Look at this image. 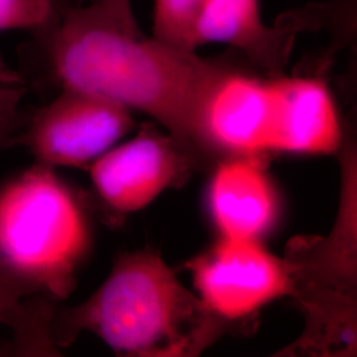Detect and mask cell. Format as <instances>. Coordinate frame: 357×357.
I'll list each match as a JSON object with an SVG mask.
<instances>
[{
	"instance_id": "6da1fadb",
	"label": "cell",
	"mask_w": 357,
	"mask_h": 357,
	"mask_svg": "<svg viewBox=\"0 0 357 357\" xmlns=\"http://www.w3.org/2000/svg\"><path fill=\"white\" fill-rule=\"evenodd\" d=\"M31 33L20 52V70L31 88L97 93L159 122L196 166L215 162L199 116L225 63L130 33L96 1L64 7L56 0L50 20Z\"/></svg>"
},
{
	"instance_id": "7a4b0ae2",
	"label": "cell",
	"mask_w": 357,
	"mask_h": 357,
	"mask_svg": "<svg viewBox=\"0 0 357 357\" xmlns=\"http://www.w3.org/2000/svg\"><path fill=\"white\" fill-rule=\"evenodd\" d=\"M225 330L227 323L149 249L119 255L88 301L66 308L54 306L50 328L59 349L86 331L115 354L138 357L196 356Z\"/></svg>"
},
{
	"instance_id": "3957f363",
	"label": "cell",
	"mask_w": 357,
	"mask_h": 357,
	"mask_svg": "<svg viewBox=\"0 0 357 357\" xmlns=\"http://www.w3.org/2000/svg\"><path fill=\"white\" fill-rule=\"evenodd\" d=\"M93 243L88 199L56 168L35 162L0 184V262L38 295L73 293Z\"/></svg>"
},
{
	"instance_id": "277c9868",
	"label": "cell",
	"mask_w": 357,
	"mask_h": 357,
	"mask_svg": "<svg viewBox=\"0 0 357 357\" xmlns=\"http://www.w3.org/2000/svg\"><path fill=\"white\" fill-rule=\"evenodd\" d=\"M340 209L326 238L296 240L284 258L291 296L306 310L307 344L331 348L356 336V159L347 150Z\"/></svg>"
},
{
	"instance_id": "5b68a950",
	"label": "cell",
	"mask_w": 357,
	"mask_h": 357,
	"mask_svg": "<svg viewBox=\"0 0 357 357\" xmlns=\"http://www.w3.org/2000/svg\"><path fill=\"white\" fill-rule=\"evenodd\" d=\"M134 126L126 106L88 90L63 88L51 102L29 109L22 146L36 163L88 168Z\"/></svg>"
},
{
	"instance_id": "8992f818",
	"label": "cell",
	"mask_w": 357,
	"mask_h": 357,
	"mask_svg": "<svg viewBox=\"0 0 357 357\" xmlns=\"http://www.w3.org/2000/svg\"><path fill=\"white\" fill-rule=\"evenodd\" d=\"M188 268L203 305L225 323L249 318L270 302L291 296L286 259L257 240L221 237Z\"/></svg>"
},
{
	"instance_id": "52a82bcc",
	"label": "cell",
	"mask_w": 357,
	"mask_h": 357,
	"mask_svg": "<svg viewBox=\"0 0 357 357\" xmlns=\"http://www.w3.org/2000/svg\"><path fill=\"white\" fill-rule=\"evenodd\" d=\"M195 167L191 155L175 138L146 128L135 138L113 146L88 168L103 209L112 216H126L183 183Z\"/></svg>"
},
{
	"instance_id": "ba28073f",
	"label": "cell",
	"mask_w": 357,
	"mask_h": 357,
	"mask_svg": "<svg viewBox=\"0 0 357 357\" xmlns=\"http://www.w3.org/2000/svg\"><path fill=\"white\" fill-rule=\"evenodd\" d=\"M273 121L271 77L262 78L224 65L200 109L199 125L215 162L270 151Z\"/></svg>"
},
{
	"instance_id": "9c48e42d",
	"label": "cell",
	"mask_w": 357,
	"mask_h": 357,
	"mask_svg": "<svg viewBox=\"0 0 357 357\" xmlns=\"http://www.w3.org/2000/svg\"><path fill=\"white\" fill-rule=\"evenodd\" d=\"M271 90L270 151L327 155L343 147L342 118L324 81L271 75Z\"/></svg>"
},
{
	"instance_id": "30bf717a",
	"label": "cell",
	"mask_w": 357,
	"mask_h": 357,
	"mask_svg": "<svg viewBox=\"0 0 357 357\" xmlns=\"http://www.w3.org/2000/svg\"><path fill=\"white\" fill-rule=\"evenodd\" d=\"M294 36V29L265 23L261 0H196L188 48L197 52L209 44L229 45L268 75H281L293 51Z\"/></svg>"
},
{
	"instance_id": "8fae6325",
	"label": "cell",
	"mask_w": 357,
	"mask_h": 357,
	"mask_svg": "<svg viewBox=\"0 0 357 357\" xmlns=\"http://www.w3.org/2000/svg\"><path fill=\"white\" fill-rule=\"evenodd\" d=\"M209 209L221 237L261 241L280 215L278 193L262 159H222L211 181Z\"/></svg>"
},
{
	"instance_id": "7c38bea8",
	"label": "cell",
	"mask_w": 357,
	"mask_h": 357,
	"mask_svg": "<svg viewBox=\"0 0 357 357\" xmlns=\"http://www.w3.org/2000/svg\"><path fill=\"white\" fill-rule=\"evenodd\" d=\"M54 302L0 262V324L13 332L8 352L22 356H56L59 348L51 337Z\"/></svg>"
},
{
	"instance_id": "4fadbf2b",
	"label": "cell",
	"mask_w": 357,
	"mask_h": 357,
	"mask_svg": "<svg viewBox=\"0 0 357 357\" xmlns=\"http://www.w3.org/2000/svg\"><path fill=\"white\" fill-rule=\"evenodd\" d=\"M29 89L23 72L13 68L0 53V151L22 146L29 114L23 101Z\"/></svg>"
},
{
	"instance_id": "5bb4252c",
	"label": "cell",
	"mask_w": 357,
	"mask_h": 357,
	"mask_svg": "<svg viewBox=\"0 0 357 357\" xmlns=\"http://www.w3.org/2000/svg\"><path fill=\"white\" fill-rule=\"evenodd\" d=\"M53 11L40 0H0V31H35L50 20Z\"/></svg>"
},
{
	"instance_id": "9a60e30c",
	"label": "cell",
	"mask_w": 357,
	"mask_h": 357,
	"mask_svg": "<svg viewBox=\"0 0 357 357\" xmlns=\"http://www.w3.org/2000/svg\"><path fill=\"white\" fill-rule=\"evenodd\" d=\"M98 3L115 23L130 33H142L141 28L135 19L131 0H93Z\"/></svg>"
},
{
	"instance_id": "2e32d148",
	"label": "cell",
	"mask_w": 357,
	"mask_h": 357,
	"mask_svg": "<svg viewBox=\"0 0 357 357\" xmlns=\"http://www.w3.org/2000/svg\"><path fill=\"white\" fill-rule=\"evenodd\" d=\"M40 1H43L45 6H48L51 8H54V6H56V0H40ZM90 1H93V0H90Z\"/></svg>"
}]
</instances>
